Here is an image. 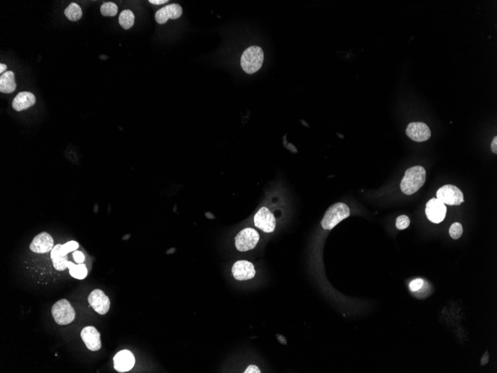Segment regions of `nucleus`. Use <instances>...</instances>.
<instances>
[{
	"label": "nucleus",
	"mask_w": 497,
	"mask_h": 373,
	"mask_svg": "<svg viewBox=\"0 0 497 373\" xmlns=\"http://www.w3.org/2000/svg\"><path fill=\"white\" fill-rule=\"evenodd\" d=\"M426 178L427 173L424 167L416 165L408 168L400 183V189L405 194L411 195L424 186Z\"/></svg>",
	"instance_id": "1"
},
{
	"label": "nucleus",
	"mask_w": 497,
	"mask_h": 373,
	"mask_svg": "<svg viewBox=\"0 0 497 373\" xmlns=\"http://www.w3.org/2000/svg\"><path fill=\"white\" fill-rule=\"evenodd\" d=\"M350 215V209L343 203L333 204L325 213L321 224L323 229H334L339 223L348 218Z\"/></svg>",
	"instance_id": "2"
},
{
	"label": "nucleus",
	"mask_w": 497,
	"mask_h": 373,
	"mask_svg": "<svg viewBox=\"0 0 497 373\" xmlns=\"http://www.w3.org/2000/svg\"><path fill=\"white\" fill-rule=\"evenodd\" d=\"M265 54L261 48L252 46L246 49L241 59V65L244 72L253 74L261 68Z\"/></svg>",
	"instance_id": "3"
},
{
	"label": "nucleus",
	"mask_w": 497,
	"mask_h": 373,
	"mask_svg": "<svg viewBox=\"0 0 497 373\" xmlns=\"http://www.w3.org/2000/svg\"><path fill=\"white\" fill-rule=\"evenodd\" d=\"M51 313L56 323L61 326L70 324L75 318V311L70 302L65 299L59 300L51 308Z\"/></svg>",
	"instance_id": "4"
},
{
	"label": "nucleus",
	"mask_w": 497,
	"mask_h": 373,
	"mask_svg": "<svg viewBox=\"0 0 497 373\" xmlns=\"http://www.w3.org/2000/svg\"><path fill=\"white\" fill-rule=\"evenodd\" d=\"M259 239L260 236L255 229L245 228L236 236V248L240 252L249 251L256 247Z\"/></svg>",
	"instance_id": "5"
},
{
	"label": "nucleus",
	"mask_w": 497,
	"mask_h": 373,
	"mask_svg": "<svg viewBox=\"0 0 497 373\" xmlns=\"http://www.w3.org/2000/svg\"><path fill=\"white\" fill-rule=\"evenodd\" d=\"M437 198L445 205L459 206L464 203V194L456 186L445 185L436 193Z\"/></svg>",
	"instance_id": "6"
},
{
	"label": "nucleus",
	"mask_w": 497,
	"mask_h": 373,
	"mask_svg": "<svg viewBox=\"0 0 497 373\" xmlns=\"http://www.w3.org/2000/svg\"><path fill=\"white\" fill-rule=\"evenodd\" d=\"M254 223L257 228L265 233H273L276 229V218L268 208L265 207H261L255 214Z\"/></svg>",
	"instance_id": "7"
},
{
	"label": "nucleus",
	"mask_w": 497,
	"mask_h": 373,
	"mask_svg": "<svg viewBox=\"0 0 497 373\" xmlns=\"http://www.w3.org/2000/svg\"><path fill=\"white\" fill-rule=\"evenodd\" d=\"M426 215L432 223H439L445 220L447 214V207L437 198H432L426 205Z\"/></svg>",
	"instance_id": "8"
},
{
	"label": "nucleus",
	"mask_w": 497,
	"mask_h": 373,
	"mask_svg": "<svg viewBox=\"0 0 497 373\" xmlns=\"http://www.w3.org/2000/svg\"><path fill=\"white\" fill-rule=\"evenodd\" d=\"M88 302L92 308L101 315L106 314L110 308L109 297L100 289H96L90 293Z\"/></svg>",
	"instance_id": "9"
},
{
	"label": "nucleus",
	"mask_w": 497,
	"mask_h": 373,
	"mask_svg": "<svg viewBox=\"0 0 497 373\" xmlns=\"http://www.w3.org/2000/svg\"><path fill=\"white\" fill-rule=\"evenodd\" d=\"M406 133L412 140L418 142L427 141L431 136L430 129L424 122H412L408 124Z\"/></svg>",
	"instance_id": "10"
},
{
	"label": "nucleus",
	"mask_w": 497,
	"mask_h": 373,
	"mask_svg": "<svg viewBox=\"0 0 497 373\" xmlns=\"http://www.w3.org/2000/svg\"><path fill=\"white\" fill-rule=\"evenodd\" d=\"M231 273L235 279L239 281L249 280L255 276V267L253 264L247 260L236 262L231 268Z\"/></svg>",
	"instance_id": "11"
},
{
	"label": "nucleus",
	"mask_w": 497,
	"mask_h": 373,
	"mask_svg": "<svg viewBox=\"0 0 497 373\" xmlns=\"http://www.w3.org/2000/svg\"><path fill=\"white\" fill-rule=\"evenodd\" d=\"M54 241L49 233H40L34 238L30 244V250L36 253H46L51 251L54 247Z\"/></svg>",
	"instance_id": "12"
},
{
	"label": "nucleus",
	"mask_w": 497,
	"mask_h": 373,
	"mask_svg": "<svg viewBox=\"0 0 497 373\" xmlns=\"http://www.w3.org/2000/svg\"><path fill=\"white\" fill-rule=\"evenodd\" d=\"M82 340L90 351L96 352L101 348V335L94 326H86L80 333Z\"/></svg>",
	"instance_id": "13"
},
{
	"label": "nucleus",
	"mask_w": 497,
	"mask_h": 373,
	"mask_svg": "<svg viewBox=\"0 0 497 373\" xmlns=\"http://www.w3.org/2000/svg\"><path fill=\"white\" fill-rule=\"evenodd\" d=\"M134 364V355L129 350H122L114 356V368L118 372H128L133 367Z\"/></svg>",
	"instance_id": "14"
},
{
	"label": "nucleus",
	"mask_w": 497,
	"mask_h": 373,
	"mask_svg": "<svg viewBox=\"0 0 497 373\" xmlns=\"http://www.w3.org/2000/svg\"><path fill=\"white\" fill-rule=\"evenodd\" d=\"M183 14V9L180 5L177 3L168 5L157 11L155 14V19L159 24H165L169 19L176 20L181 17Z\"/></svg>",
	"instance_id": "15"
},
{
	"label": "nucleus",
	"mask_w": 497,
	"mask_h": 373,
	"mask_svg": "<svg viewBox=\"0 0 497 373\" xmlns=\"http://www.w3.org/2000/svg\"><path fill=\"white\" fill-rule=\"evenodd\" d=\"M36 98L30 92H21L14 98L12 103L13 108L16 111H22L35 105Z\"/></svg>",
	"instance_id": "16"
},
{
	"label": "nucleus",
	"mask_w": 497,
	"mask_h": 373,
	"mask_svg": "<svg viewBox=\"0 0 497 373\" xmlns=\"http://www.w3.org/2000/svg\"><path fill=\"white\" fill-rule=\"evenodd\" d=\"M17 88L14 78V73L11 71L5 72L0 77V92L3 93H11Z\"/></svg>",
	"instance_id": "17"
},
{
	"label": "nucleus",
	"mask_w": 497,
	"mask_h": 373,
	"mask_svg": "<svg viewBox=\"0 0 497 373\" xmlns=\"http://www.w3.org/2000/svg\"><path fill=\"white\" fill-rule=\"evenodd\" d=\"M62 244H57V245L54 246L53 247L52 250L51 251V258L52 260L53 265H54V268H55L57 271H64L66 268H67V263H68V257L67 255H61L59 253V249L61 247Z\"/></svg>",
	"instance_id": "18"
},
{
	"label": "nucleus",
	"mask_w": 497,
	"mask_h": 373,
	"mask_svg": "<svg viewBox=\"0 0 497 373\" xmlns=\"http://www.w3.org/2000/svg\"><path fill=\"white\" fill-rule=\"evenodd\" d=\"M67 268L70 269L71 276L75 278V279H83L87 276V268H86V267L83 263L78 264V265H76L72 263V262L68 261Z\"/></svg>",
	"instance_id": "19"
},
{
	"label": "nucleus",
	"mask_w": 497,
	"mask_h": 373,
	"mask_svg": "<svg viewBox=\"0 0 497 373\" xmlns=\"http://www.w3.org/2000/svg\"><path fill=\"white\" fill-rule=\"evenodd\" d=\"M64 14L69 20L75 22V21L79 20L81 18L83 12H82V9L79 5L72 3L65 9Z\"/></svg>",
	"instance_id": "20"
},
{
	"label": "nucleus",
	"mask_w": 497,
	"mask_h": 373,
	"mask_svg": "<svg viewBox=\"0 0 497 373\" xmlns=\"http://www.w3.org/2000/svg\"><path fill=\"white\" fill-rule=\"evenodd\" d=\"M119 22L121 26L125 30H130L132 28L135 22V16L132 11L124 10L121 13L119 17Z\"/></svg>",
	"instance_id": "21"
},
{
	"label": "nucleus",
	"mask_w": 497,
	"mask_h": 373,
	"mask_svg": "<svg viewBox=\"0 0 497 373\" xmlns=\"http://www.w3.org/2000/svg\"><path fill=\"white\" fill-rule=\"evenodd\" d=\"M118 6L112 2L104 3L101 6V14L105 17H114L118 14Z\"/></svg>",
	"instance_id": "22"
},
{
	"label": "nucleus",
	"mask_w": 497,
	"mask_h": 373,
	"mask_svg": "<svg viewBox=\"0 0 497 373\" xmlns=\"http://www.w3.org/2000/svg\"><path fill=\"white\" fill-rule=\"evenodd\" d=\"M78 247H79V244L78 242H75V241H71V242L66 243L64 245H61L60 249H59V253L61 255H67L69 252L75 251Z\"/></svg>",
	"instance_id": "23"
},
{
	"label": "nucleus",
	"mask_w": 497,
	"mask_h": 373,
	"mask_svg": "<svg viewBox=\"0 0 497 373\" xmlns=\"http://www.w3.org/2000/svg\"><path fill=\"white\" fill-rule=\"evenodd\" d=\"M449 233H450V236L453 239H458L461 238V236L463 234V227L462 225L460 223H453L450 226V231H449Z\"/></svg>",
	"instance_id": "24"
},
{
	"label": "nucleus",
	"mask_w": 497,
	"mask_h": 373,
	"mask_svg": "<svg viewBox=\"0 0 497 373\" xmlns=\"http://www.w3.org/2000/svg\"><path fill=\"white\" fill-rule=\"evenodd\" d=\"M410 224V220L406 215H400L396 220V227L400 231L406 229Z\"/></svg>",
	"instance_id": "25"
},
{
	"label": "nucleus",
	"mask_w": 497,
	"mask_h": 373,
	"mask_svg": "<svg viewBox=\"0 0 497 373\" xmlns=\"http://www.w3.org/2000/svg\"><path fill=\"white\" fill-rule=\"evenodd\" d=\"M424 280L422 279H416L412 281L410 284V289L412 292H416L421 289L424 285Z\"/></svg>",
	"instance_id": "26"
},
{
	"label": "nucleus",
	"mask_w": 497,
	"mask_h": 373,
	"mask_svg": "<svg viewBox=\"0 0 497 373\" xmlns=\"http://www.w3.org/2000/svg\"><path fill=\"white\" fill-rule=\"evenodd\" d=\"M72 255H73L74 260H75V261L77 263L82 264L83 263V262H84L85 256L84 255H83V252L75 250V251H74Z\"/></svg>",
	"instance_id": "27"
},
{
	"label": "nucleus",
	"mask_w": 497,
	"mask_h": 373,
	"mask_svg": "<svg viewBox=\"0 0 497 373\" xmlns=\"http://www.w3.org/2000/svg\"><path fill=\"white\" fill-rule=\"evenodd\" d=\"M245 373H260V370L258 369V366H255V365H250L246 369Z\"/></svg>",
	"instance_id": "28"
},
{
	"label": "nucleus",
	"mask_w": 497,
	"mask_h": 373,
	"mask_svg": "<svg viewBox=\"0 0 497 373\" xmlns=\"http://www.w3.org/2000/svg\"><path fill=\"white\" fill-rule=\"evenodd\" d=\"M489 361V353L488 352H485L483 356H482V359H481V365L482 366H485Z\"/></svg>",
	"instance_id": "29"
},
{
	"label": "nucleus",
	"mask_w": 497,
	"mask_h": 373,
	"mask_svg": "<svg viewBox=\"0 0 497 373\" xmlns=\"http://www.w3.org/2000/svg\"><path fill=\"white\" fill-rule=\"evenodd\" d=\"M491 150L494 154H497V136H495L492 141Z\"/></svg>",
	"instance_id": "30"
},
{
	"label": "nucleus",
	"mask_w": 497,
	"mask_h": 373,
	"mask_svg": "<svg viewBox=\"0 0 497 373\" xmlns=\"http://www.w3.org/2000/svg\"><path fill=\"white\" fill-rule=\"evenodd\" d=\"M149 3L159 6V5L165 4V3H168V0H149Z\"/></svg>",
	"instance_id": "31"
},
{
	"label": "nucleus",
	"mask_w": 497,
	"mask_h": 373,
	"mask_svg": "<svg viewBox=\"0 0 497 373\" xmlns=\"http://www.w3.org/2000/svg\"><path fill=\"white\" fill-rule=\"evenodd\" d=\"M6 70H7V66H6V64H0V73H1L2 75H3V73H5V71Z\"/></svg>",
	"instance_id": "32"
}]
</instances>
